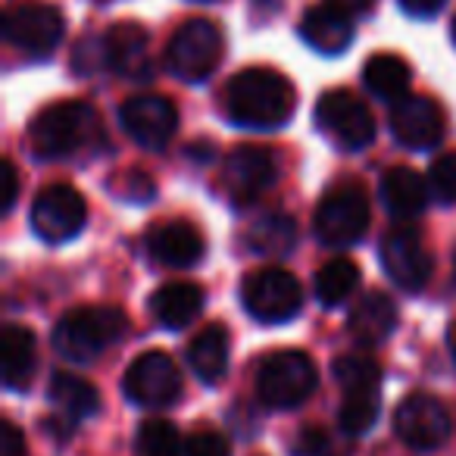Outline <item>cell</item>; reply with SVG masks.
Here are the masks:
<instances>
[{
	"mask_svg": "<svg viewBox=\"0 0 456 456\" xmlns=\"http://www.w3.org/2000/svg\"><path fill=\"white\" fill-rule=\"evenodd\" d=\"M294 85L275 69H241L225 88L228 119L244 128H279L294 113Z\"/></svg>",
	"mask_w": 456,
	"mask_h": 456,
	"instance_id": "6da1fadb",
	"label": "cell"
},
{
	"mask_svg": "<svg viewBox=\"0 0 456 456\" xmlns=\"http://www.w3.org/2000/svg\"><path fill=\"white\" fill-rule=\"evenodd\" d=\"M101 138V119L88 103L63 101L47 107L38 119L32 122V151L45 159L72 157V153L85 151L88 144Z\"/></svg>",
	"mask_w": 456,
	"mask_h": 456,
	"instance_id": "7a4b0ae2",
	"label": "cell"
},
{
	"mask_svg": "<svg viewBox=\"0 0 456 456\" xmlns=\"http://www.w3.org/2000/svg\"><path fill=\"white\" fill-rule=\"evenodd\" d=\"M128 329V319L116 306H78L60 319L53 331V347L76 362H91L113 347Z\"/></svg>",
	"mask_w": 456,
	"mask_h": 456,
	"instance_id": "3957f363",
	"label": "cell"
},
{
	"mask_svg": "<svg viewBox=\"0 0 456 456\" xmlns=\"http://www.w3.org/2000/svg\"><path fill=\"white\" fill-rule=\"evenodd\" d=\"M316 366L300 350H279L266 356L256 372V394L269 410H294L316 391Z\"/></svg>",
	"mask_w": 456,
	"mask_h": 456,
	"instance_id": "277c9868",
	"label": "cell"
},
{
	"mask_svg": "<svg viewBox=\"0 0 456 456\" xmlns=\"http://www.w3.org/2000/svg\"><path fill=\"white\" fill-rule=\"evenodd\" d=\"M316 238L325 248H350L356 244L369 228V200L360 184H335L325 191V197L316 207Z\"/></svg>",
	"mask_w": 456,
	"mask_h": 456,
	"instance_id": "5b68a950",
	"label": "cell"
},
{
	"mask_svg": "<svg viewBox=\"0 0 456 456\" xmlns=\"http://www.w3.org/2000/svg\"><path fill=\"white\" fill-rule=\"evenodd\" d=\"M241 300L244 310L266 325H281L288 319H294L304 306V291H300L297 279L291 273L279 266L256 269L254 275H248L241 285Z\"/></svg>",
	"mask_w": 456,
	"mask_h": 456,
	"instance_id": "8992f818",
	"label": "cell"
},
{
	"mask_svg": "<svg viewBox=\"0 0 456 456\" xmlns=\"http://www.w3.org/2000/svg\"><path fill=\"white\" fill-rule=\"evenodd\" d=\"M222 32L209 20H188L169 41L166 63L184 82H203L219 66Z\"/></svg>",
	"mask_w": 456,
	"mask_h": 456,
	"instance_id": "52a82bcc",
	"label": "cell"
},
{
	"mask_svg": "<svg viewBox=\"0 0 456 456\" xmlns=\"http://www.w3.org/2000/svg\"><path fill=\"white\" fill-rule=\"evenodd\" d=\"M316 122L338 147L362 151L375 138V116L366 103L350 91H329L316 103Z\"/></svg>",
	"mask_w": 456,
	"mask_h": 456,
	"instance_id": "ba28073f",
	"label": "cell"
},
{
	"mask_svg": "<svg viewBox=\"0 0 456 456\" xmlns=\"http://www.w3.org/2000/svg\"><path fill=\"white\" fill-rule=\"evenodd\" d=\"M122 391L132 403L157 410V406H169L178 400L182 375H178L172 356H166L163 350H151L128 366L126 379H122Z\"/></svg>",
	"mask_w": 456,
	"mask_h": 456,
	"instance_id": "9c48e42d",
	"label": "cell"
},
{
	"mask_svg": "<svg viewBox=\"0 0 456 456\" xmlns=\"http://www.w3.org/2000/svg\"><path fill=\"white\" fill-rule=\"evenodd\" d=\"M85 197L69 184H51L32 203V228L35 235L51 244H63L76 238L85 228Z\"/></svg>",
	"mask_w": 456,
	"mask_h": 456,
	"instance_id": "30bf717a",
	"label": "cell"
},
{
	"mask_svg": "<svg viewBox=\"0 0 456 456\" xmlns=\"http://www.w3.org/2000/svg\"><path fill=\"white\" fill-rule=\"evenodd\" d=\"M394 431L412 450H437L450 437V412L431 394H410L394 412Z\"/></svg>",
	"mask_w": 456,
	"mask_h": 456,
	"instance_id": "8fae6325",
	"label": "cell"
},
{
	"mask_svg": "<svg viewBox=\"0 0 456 456\" xmlns=\"http://www.w3.org/2000/svg\"><path fill=\"white\" fill-rule=\"evenodd\" d=\"M63 13L47 4H20L4 20V35L10 45L32 57H47L63 38Z\"/></svg>",
	"mask_w": 456,
	"mask_h": 456,
	"instance_id": "7c38bea8",
	"label": "cell"
},
{
	"mask_svg": "<svg viewBox=\"0 0 456 456\" xmlns=\"http://www.w3.org/2000/svg\"><path fill=\"white\" fill-rule=\"evenodd\" d=\"M122 128L147 151H163L178 132V113L166 97L138 94L122 103L119 110Z\"/></svg>",
	"mask_w": 456,
	"mask_h": 456,
	"instance_id": "4fadbf2b",
	"label": "cell"
},
{
	"mask_svg": "<svg viewBox=\"0 0 456 456\" xmlns=\"http://www.w3.org/2000/svg\"><path fill=\"white\" fill-rule=\"evenodd\" d=\"M381 266L387 279L400 285L403 291H422L431 279V254L425 250L422 238L410 228H394L391 235L381 241Z\"/></svg>",
	"mask_w": 456,
	"mask_h": 456,
	"instance_id": "5bb4252c",
	"label": "cell"
},
{
	"mask_svg": "<svg viewBox=\"0 0 456 456\" xmlns=\"http://www.w3.org/2000/svg\"><path fill=\"white\" fill-rule=\"evenodd\" d=\"M391 132L410 151H425L444 138V113L431 97H403L391 110Z\"/></svg>",
	"mask_w": 456,
	"mask_h": 456,
	"instance_id": "9a60e30c",
	"label": "cell"
},
{
	"mask_svg": "<svg viewBox=\"0 0 456 456\" xmlns=\"http://www.w3.org/2000/svg\"><path fill=\"white\" fill-rule=\"evenodd\" d=\"M103 63L128 78L151 76V38L134 22H119L103 38Z\"/></svg>",
	"mask_w": 456,
	"mask_h": 456,
	"instance_id": "2e32d148",
	"label": "cell"
},
{
	"mask_svg": "<svg viewBox=\"0 0 456 456\" xmlns=\"http://www.w3.org/2000/svg\"><path fill=\"white\" fill-rule=\"evenodd\" d=\"M273 182H275V159L269 151L244 144L228 153L225 188L232 191L238 200H250V197L263 194Z\"/></svg>",
	"mask_w": 456,
	"mask_h": 456,
	"instance_id": "e0dca14e",
	"label": "cell"
},
{
	"mask_svg": "<svg viewBox=\"0 0 456 456\" xmlns=\"http://www.w3.org/2000/svg\"><path fill=\"white\" fill-rule=\"evenodd\" d=\"M147 248L151 256L163 266L172 269H184L194 266L203 256V238L197 235V228L188 222H163L151 232L147 238Z\"/></svg>",
	"mask_w": 456,
	"mask_h": 456,
	"instance_id": "ac0fdd59",
	"label": "cell"
},
{
	"mask_svg": "<svg viewBox=\"0 0 456 456\" xmlns=\"http://www.w3.org/2000/svg\"><path fill=\"white\" fill-rule=\"evenodd\" d=\"M38 366V344L35 335L22 325H7L0 335V369H4V385L13 391H26L35 379Z\"/></svg>",
	"mask_w": 456,
	"mask_h": 456,
	"instance_id": "d6986e66",
	"label": "cell"
},
{
	"mask_svg": "<svg viewBox=\"0 0 456 456\" xmlns=\"http://www.w3.org/2000/svg\"><path fill=\"white\" fill-rule=\"evenodd\" d=\"M354 16L341 13L331 4H322V7L306 10L304 22H300V35L304 41L319 53H341L344 47L354 41Z\"/></svg>",
	"mask_w": 456,
	"mask_h": 456,
	"instance_id": "ffe728a7",
	"label": "cell"
},
{
	"mask_svg": "<svg viewBox=\"0 0 456 456\" xmlns=\"http://www.w3.org/2000/svg\"><path fill=\"white\" fill-rule=\"evenodd\" d=\"M394 325H397V310H394L391 297L381 291H372L366 294V297L356 300L354 313H350V335H354L356 344H362V347H375V344L387 341L394 331Z\"/></svg>",
	"mask_w": 456,
	"mask_h": 456,
	"instance_id": "44dd1931",
	"label": "cell"
},
{
	"mask_svg": "<svg viewBox=\"0 0 456 456\" xmlns=\"http://www.w3.org/2000/svg\"><path fill=\"white\" fill-rule=\"evenodd\" d=\"M203 310V288L191 285V281H175V285H163L151 297V313L163 329H184L194 322L197 313Z\"/></svg>",
	"mask_w": 456,
	"mask_h": 456,
	"instance_id": "7402d4cb",
	"label": "cell"
},
{
	"mask_svg": "<svg viewBox=\"0 0 456 456\" xmlns=\"http://www.w3.org/2000/svg\"><path fill=\"white\" fill-rule=\"evenodd\" d=\"M381 200H385L387 213L397 219H412L425 209L428 203V191L419 172H412L410 166H397L381 178Z\"/></svg>",
	"mask_w": 456,
	"mask_h": 456,
	"instance_id": "603a6c76",
	"label": "cell"
},
{
	"mask_svg": "<svg viewBox=\"0 0 456 456\" xmlns=\"http://www.w3.org/2000/svg\"><path fill=\"white\" fill-rule=\"evenodd\" d=\"M188 362L197 379L207 381V385H216L228 369V331L222 329V325H207V329L191 341Z\"/></svg>",
	"mask_w": 456,
	"mask_h": 456,
	"instance_id": "cb8c5ba5",
	"label": "cell"
},
{
	"mask_svg": "<svg viewBox=\"0 0 456 456\" xmlns=\"http://www.w3.org/2000/svg\"><path fill=\"white\" fill-rule=\"evenodd\" d=\"M362 82L381 101H403L406 88H410V66L394 53H379L362 66Z\"/></svg>",
	"mask_w": 456,
	"mask_h": 456,
	"instance_id": "d4e9b609",
	"label": "cell"
},
{
	"mask_svg": "<svg viewBox=\"0 0 456 456\" xmlns=\"http://www.w3.org/2000/svg\"><path fill=\"white\" fill-rule=\"evenodd\" d=\"M248 244L260 256H285L297 244V222L288 213H269L260 222H254L248 235Z\"/></svg>",
	"mask_w": 456,
	"mask_h": 456,
	"instance_id": "484cf974",
	"label": "cell"
},
{
	"mask_svg": "<svg viewBox=\"0 0 456 456\" xmlns=\"http://www.w3.org/2000/svg\"><path fill=\"white\" fill-rule=\"evenodd\" d=\"M51 400L72 419H88L101 410V394L94 391V385L78 375H69V372H57L51 381Z\"/></svg>",
	"mask_w": 456,
	"mask_h": 456,
	"instance_id": "4316f807",
	"label": "cell"
},
{
	"mask_svg": "<svg viewBox=\"0 0 456 456\" xmlns=\"http://www.w3.org/2000/svg\"><path fill=\"white\" fill-rule=\"evenodd\" d=\"M356 285H360V266L344 256L325 263L316 273V297L322 306H341L356 291Z\"/></svg>",
	"mask_w": 456,
	"mask_h": 456,
	"instance_id": "83f0119b",
	"label": "cell"
},
{
	"mask_svg": "<svg viewBox=\"0 0 456 456\" xmlns=\"http://www.w3.org/2000/svg\"><path fill=\"white\" fill-rule=\"evenodd\" d=\"M341 431L347 437H360L379 419V387H354V391H344L341 400Z\"/></svg>",
	"mask_w": 456,
	"mask_h": 456,
	"instance_id": "f1b7e54d",
	"label": "cell"
},
{
	"mask_svg": "<svg viewBox=\"0 0 456 456\" xmlns=\"http://www.w3.org/2000/svg\"><path fill=\"white\" fill-rule=\"evenodd\" d=\"M138 453L141 456H182L178 428L166 419H151L138 428Z\"/></svg>",
	"mask_w": 456,
	"mask_h": 456,
	"instance_id": "f546056e",
	"label": "cell"
},
{
	"mask_svg": "<svg viewBox=\"0 0 456 456\" xmlns=\"http://www.w3.org/2000/svg\"><path fill=\"white\" fill-rule=\"evenodd\" d=\"M335 381L341 385V391H354V387H379L381 385V369L369 356H338L335 366Z\"/></svg>",
	"mask_w": 456,
	"mask_h": 456,
	"instance_id": "4dcf8cb0",
	"label": "cell"
},
{
	"mask_svg": "<svg viewBox=\"0 0 456 456\" xmlns=\"http://www.w3.org/2000/svg\"><path fill=\"white\" fill-rule=\"evenodd\" d=\"M294 456H354V447H350L347 437L331 435L329 428L306 425V428L297 435Z\"/></svg>",
	"mask_w": 456,
	"mask_h": 456,
	"instance_id": "1f68e13d",
	"label": "cell"
},
{
	"mask_svg": "<svg viewBox=\"0 0 456 456\" xmlns=\"http://www.w3.org/2000/svg\"><path fill=\"white\" fill-rule=\"evenodd\" d=\"M428 188L441 203H456V151L444 153L431 163Z\"/></svg>",
	"mask_w": 456,
	"mask_h": 456,
	"instance_id": "d6a6232c",
	"label": "cell"
},
{
	"mask_svg": "<svg viewBox=\"0 0 456 456\" xmlns=\"http://www.w3.org/2000/svg\"><path fill=\"white\" fill-rule=\"evenodd\" d=\"M184 456H232V444H228V437L219 435V431L203 428L188 437Z\"/></svg>",
	"mask_w": 456,
	"mask_h": 456,
	"instance_id": "836d02e7",
	"label": "cell"
},
{
	"mask_svg": "<svg viewBox=\"0 0 456 456\" xmlns=\"http://www.w3.org/2000/svg\"><path fill=\"white\" fill-rule=\"evenodd\" d=\"M0 456H26V441L22 431L13 422L0 425Z\"/></svg>",
	"mask_w": 456,
	"mask_h": 456,
	"instance_id": "e575fe53",
	"label": "cell"
},
{
	"mask_svg": "<svg viewBox=\"0 0 456 456\" xmlns=\"http://www.w3.org/2000/svg\"><path fill=\"white\" fill-rule=\"evenodd\" d=\"M444 4H447V0H400L403 13L416 16V20H428V16H435Z\"/></svg>",
	"mask_w": 456,
	"mask_h": 456,
	"instance_id": "d590c367",
	"label": "cell"
},
{
	"mask_svg": "<svg viewBox=\"0 0 456 456\" xmlns=\"http://www.w3.org/2000/svg\"><path fill=\"white\" fill-rule=\"evenodd\" d=\"M0 178H4V191H0V197H4V213H10L13 209V203H16V169H13V163H4L0 166Z\"/></svg>",
	"mask_w": 456,
	"mask_h": 456,
	"instance_id": "8d00e7d4",
	"label": "cell"
},
{
	"mask_svg": "<svg viewBox=\"0 0 456 456\" xmlns=\"http://www.w3.org/2000/svg\"><path fill=\"white\" fill-rule=\"evenodd\" d=\"M153 194V182L151 178H144L138 169L128 172V182H126V197H132V200H147V197Z\"/></svg>",
	"mask_w": 456,
	"mask_h": 456,
	"instance_id": "74e56055",
	"label": "cell"
},
{
	"mask_svg": "<svg viewBox=\"0 0 456 456\" xmlns=\"http://www.w3.org/2000/svg\"><path fill=\"white\" fill-rule=\"evenodd\" d=\"M331 7H338L341 13H347V16H366L369 10L375 7V0H329Z\"/></svg>",
	"mask_w": 456,
	"mask_h": 456,
	"instance_id": "f35d334b",
	"label": "cell"
},
{
	"mask_svg": "<svg viewBox=\"0 0 456 456\" xmlns=\"http://www.w3.org/2000/svg\"><path fill=\"white\" fill-rule=\"evenodd\" d=\"M453 279H456V250H453Z\"/></svg>",
	"mask_w": 456,
	"mask_h": 456,
	"instance_id": "ab89813d",
	"label": "cell"
},
{
	"mask_svg": "<svg viewBox=\"0 0 456 456\" xmlns=\"http://www.w3.org/2000/svg\"><path fill=\"white\" fill-rule=\"evenodd\" d=\"M453 41H456V16H453Z\"/></svg>",
	"mask_w": 456,
	"mask_h": 456,
	"instance_id": "60d3db41",
	"label": "cell"
},
{
	"mask_svg": "<svg viewBox=\"0 0 456 456\" xmlns=\"http://www.w3.org/2000/svg\"><path fill=\"white\" fill-rule=\"evenodd\" d=\"M453 356H456V338H453Z\"/></svg>",
	"mask_w": 456,
	"mask_h": 456,
	"instance_id": "b9f144b4",
	"label": "cell"
}]
</instances>
